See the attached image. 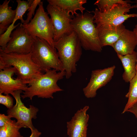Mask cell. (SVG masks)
I'll return each mask as SVG.
<instances>
[{
    "mask_svg": "<svg viewBox=\"0 0 137 137\" xmlns=\"http://www.w3.org/2000/svg\"><path fill=\"white\" fill-rule=\"evenodd\" d=\"M11 38L4 49L0 50L8 53H15L27 54L32 50L35 38L32 36L21 24L12 32Z\"/></svg>",
    "mask_w": 137,
    "mask_h": 137,
    "instance_id": "cell-10",
    "label": "cell"
},
{
    "mask_svg": "<svg viewBox=\"0 0 137 137\" xmlns=\"http://www.w3.org/2000/svg\"><path fill=\"white\" fill-rule=\"evenodd\" d=\"M126 112H129L133 114L137 119V102L128 110Z\"/></svg>",
    "mask_w": 137,
    "mask_h": 137,
    "instance_id": "cell-26",
    "label": "cell"
},
{
    "mask_svg": "<svg viewBox=\"0 0 137 137\" xmlns=\"http://www.w3.org/2000/svg\"><path fill=\"white\" fill-rule=\"evenodd\" d=\"M136 1V4L133 5L132 6V8H137V0Z\"/></svg>",
    "mask_w": 137,
    "mask_h": 137,
    "instance_id": "cell-29",
    "label": "cell"
},
{
    "mask_svg": "<svg viewBox=\"0 0 137 137\" xmlns=\"http://www.w3.org/2000/svg\"><path fill=\"white\" fill-rule=\"evenodd\" d=\"M115 68L114 65L103 69L92 71L89 81L83 89L85 96L88 98L95 97L97 90L105 85L111 79Z\"/></svg>",
    "mask_w": 137,
    "mask_h": 137,
    "instance_id": "cell-11",
    "label": "cell"
},
{
    "mask_svg": "<svg viewBox=\"0 0 137 137\" xmlns=\"http://www.w3.org/2000/svg\"><path fill=\"white\" fill-rule=\"evenodd\" d=\"M0 103L5 106L8 109L13 107V100L9 95H3L0 93Z\"/></svg>",
    "mask_w": 137,
    "mask_h": 137,
    "instance_id": "cell-24",
    "label": "cell"
},
{
    "mask_svg": "<svg viewBox=\"0 0 137 137\" xmlns=\"http://www.w3.org/2000/svg\"><path fill=\"white\" fill-rule=\"evenodd\" d=\"M49 3L56 5L68 14L71 13L73 16L77 14L76 11L79 10L83 13L85 8L83 5L87 2L86 0H48Z\"/></svg>",
    "mask_w": 137,
    "mask_h": 137,
    "instance_id": "cell-17",
    "label": "cell"
},
{
    "mask_svg": "<svg viewBox=\"0 0 137 137\" xmlns=\"http://www.w3.org/2000/svg\"><path fill=\"white\" fill-rule=\"evenodd\" d=\"M137 53V51L136 52ZM136 71L137 72V60L136 61Z\"/></svg>",
    "mask_w": 137,
    "mask_h": 137,
    "instance_id": "cell-30",
    "label": "cell"
},
{
    "mask_svg": "<svg viewBox=\"0 0 137 137\" xmlns=\"http://www.w3.org/2000/svg\"><path fill=\"white\" fill-rule=\"evenodd\" d=\"M117 56L121 61L124 69L123 79L126 82H129L136 73L137 53L134 51L131 54L124 56L117 54Z\"/></svg>",
    "mask_w": 137,
    "mask_h": 137,
    "instance_id": "cell-16",
    "label": "cell"
},
{
    "mask_svg": "<svg viewBox=\"0 0 137 137\" xmlns=\"http://www.w3.org/2000/svg\"><path fill=\"white\" fill-rule=\"evenodd\" d=\"M11 117L9 115L4 114H0V127L4 126L10 121Z\"/></svg>",
    "mask_w": 137,
    "mask_h": 137,
    "instance_id": "cell-25",
    "label": "cell"
},
{
    "mask_svg": "<svg viewBox=\"0 0 137 137\" xmlns=\"http://www.w3.org/2000/svg\"><path fill=\"white\" fill-rule=\"evenodd\" d=\"M21 25L25 28L34 37L43 39L52 47L54 46V30L52 21L45 11L43 2L39 5L33 18L28 23Z\"/></svg>",
    "mask_w": 137,
    "mask_h": 137,
    "instance_id": "cell-6",
    "label": "cell"
},
{
    "mask_svg": "<svg viewBox=\"0 0 137 137\" xmlns=\"http://www.w3.org/2000/svg\"><path fill=\"white\" fill-rule=\"evenodd\" d=\"M31 132V134L29 137H39L41 134V133L36 128Z\"/></svg>",
    "mask_w": 137,
    "mask_h": 137,
    "instance_id": "cell-27",
    "label": "cell"
},
{
    "mask_svg": "<svg viewBox=\"0 0 137 137\" xmlns=\"http://www.w3.org/2000/svg\"><path fill=\"white\" fill-rule=\"evenodd\" d=\"M133 31L136 37L137 42V24L135 25V27L133 29ZM136 49L137 51V45L136 46Z\"/></svg>",
    "mask_w": 137,
    "mask_h": 137,
    "instance_id": "cell-28",
    "label": "cell"
},
{
    "mask_svg": "<svg viewBox=\"0 0 137 137\" xmlns=\"http://www.w3.org/2000/svg\"><path fill=\"white\" fill-rule=\"evenodd\" d=\"M97 28L99 38L102 47L107 46H112L126 29L123 24L118 26H105Z\"/></svg>",
    "mask_w": 137,
    "mask_h": 137,
    "instance_id": "cell-15",
    "label": "cell"
},
{
    "mask_svg": "<svg viewBox=\"0 0 137 137\" xmlns=\"http://www.w3.org/2000/svg\"><path fill=\"white\" fill-rule=\"evenodd\" d=\"M41 1V0H33L28 9V12L27 14L26 19L25 20L24 23H28L32 19L33 15L34 14L35 10L38 5H39Z\"/></svg>",
    "mask_w": 137,
    "mask_h": 137,
    "instance_id": "cell-23",
    "label": "cell"
},
{
    "mask_svg": "<svg viewBox=\"0 0 137 137\" xmlns=\"http://www.w3.org/2000/svg\"><path fill=\"white\" fill-rule=\"evenodd\" d=\"M54 69L48 70L31 80L26 90L21 95L23 99L28 97L32 100L35 96L39 98H53L54 93L62 91L57 82L65 76L64 71L58 72Z\"/></svg>",
    "mask_w": 137,
    "mask_h": 137,
    "instance_id": "cell-2",
    "label": "cell"
},
{
    "mask_svg": "<svg viewBox=\"0 0 137 137\" xmlns=\"http://www.w3.org/2000/svg\"><path fill=\"white\" fill-rule=\"evenodd\" d=\"M22 91L16 90L11 94L15 100L16 104L12 108L7 110V114L11 118H16L17 122L23 127L29 128L32 131L36 128L33 125L32 120L37 118L39 109L32 105H30L29 108L25 106L21 99V94Z\"/></svg>",
    "mask_w": 137,
    "mask_h": 137,
    "instance_id": "cell-8",
    "label": "cell"
},
{
    "mask_svg": "<svg viewBox=\"0 0 137 137\" xmlns=\"http://www.w3.org/2000/svg\"><path fill=\"white\" fill-rule=\"evenodd\" d=\"M16 70L11 66L0 70V93L11 94L15 91L21 90L25 91L28 86L21 80L12 77Z\"/></svg>",
    "mask_w": 137,
    "mask_h": 137,
    "instance_id": "cell-12",
    "label": "cell"
},
{
    "mask_svg": "<svg viewBox=\"0 0 137 137\" xmlns=\"http://www.w3.org/2000/svg\"><path fill=\"white\" fill-rule=\"evenodd\" d=\"M137 45L136 38L133 31L126 29L112 47L117 54L124 56L132 53Z\"/></svg>",
    "mask_w": 137,
    "mask_h": 137,
    "instance_id": "cell-14",
    "label": "cell"
},
{
    "mask_svg": "<svg viewBox=\"0 0 137 137\" xmlns=\"http://www.w3.org/2000/svg\"><path fill=\"white\" fill-rule=\"evenodd\" d=\"M132 8L130 3H126L119 5L104 12H100L97 8L89 11L94 13V23L97 28L105 26H118L129 18L137 17V13H127Z\"/></svg>",
    "mask_w": 137,
    "mask_h": 137,
    "instance_id": "cell-7",
    "label": "cell"
},
{
    "mask_svg": "<svg viewBox=\"0 0 137 137\" xmlns=\"http://www.w3.org/2000/svg\"><path fill=\"white\" fill-rule=\"evenodd\" d=\"M22 127L15 120H11L0 127V137H23L19 131Z\"/></svg>",
    "mask_w": 137,
    "mask_h": 137,
    "instance_id": "cell-20",
    "label": "cell"
},
{
    "mask_svg": "<svg viewBox=\"0 0 137 137\" xmlns=\"http://www.w3.org/2000/svg\"><path fill=\"white\" fill-rule=\"evenodd\" d=\"M59 58L65 72L66 79L70 78L77 71L76 63L82 54V46L75 32L66 35L54 42Z\"/></svg>",
    "mask_w": 137,
    "mask_h": 137,
    "instance_id": "cell-1",
    "label": "cell"
},
{
    "mask_svg": "<svg viewBox=\"0 0 137 137\" xmlns=\"http://www.w3.org/2000/svg\"><path fill=\"white\" fill-rule=\"evenodd\" d=\"M129 90L125 95L128 101L123 109L122 114L127 111L137 102V72L134 77L130 81Z\"/></svg>",
    "mask_w": 137,
    "mask_h": 137,
    "instance_id": "cell-19",
    "label": "cell"
},
{
    "mask_svg": "<svg viewBox=\"0 0 137 137\" xmlns=\"http://www.w3.org/2000/svg\"><path fill=\"white\" fill-rule=\"evenodd\" d=\"M17 6L16 10V14L12 23L10 25L11 27L14 26V24L17 20H20L21 23L23 24L25 22L23 16L27 10L30 7L27 1H25L18 0L16 1Z\"/></svg>",
    "mask_w": 137,
    "mask_h": 137,
    "instance_id": "cell-22",
    "label": "cell"
},
{
    "mask_svg": "<svg viewBox=\"0 0 137 137\" xmlns=\"http://www.w3.org/2000/svg\"><path fill=\"white\" fill-rule=\"evenodd\" d=\"M12 66L16 69V78L27 84L42 73L32 60L31 52L27 54L6 53L0 50V70Z\"/></svg>",
    "mask_w": 137,
    "mask_h": 137,
    "instance_id": "cell-4",
    "label": "cell"
},
{
    "mask_svg": "<svg viewBox=\"0 0 137 137\" xmlns=\"http://www.w3.org/2000/svg\"><path fill=\"white\" fill-rule=\"evenodd\" d=\"M73 16L71 25L79 39L82 48L86 50L101 52L102 47L99 41L93 15L88 11Z\"/></svg>",
    "mask_w": 137,
    "mask_h": 137,
    "instance_id": "cell-3",
    "label": "cell"
},
{
    "mask_svg": "<svg viewBox=\"0 0 137 137\" xmlns=\"http://www.w3.org/2000/svg\"><path fill=\"white\" fill-rule=\"evenodd\" d=\"M46 8L53 23L54 42L59 40L63 36L73 31L71 25L73 16L59 7L49 3Z\"/></svg>",
    "mask_w": 137,
    "mask_h": 137,
    "instance_id": "cell-9",
    "label": "cell"
},
{
    "mask_svg": "<svg viewBox=\"0 0 137 137\" xmlns=\"http://www.w3.org/2000/svg\"><path fill=\"white\" fill-rule=\"evenodd\" d=\"M88 106L78 110L70 121L67 122V134L69 137H85L87 131L89 115L87 113Z\"/></svg>",
    "mask_w": 137,
    "mask_h": 137,
    "instance_id": "cell-13",
    "label": "cell"
},
{
    "mask_svg": "<svg viewBox=\"0 0 137 137\" xmlns=\"http://www.w3.org/2000/svg\"><path fill=\"white\" fill-rule=\"evenodd\" d=\"M10 0H5L0 5V35L3 34L12 23L16 10L9 5Z\"/></svg>",
    "mask_w": 137,
    "mask_h": 137,
    "instance_id": "cell-18",
    "label": "cell"
},
{
    "mask_svg": "<svg viewBox=\"0 0 137 137\" xmlns=\"http://www.w3.org/2000/svg\"><path fill=\"white\" fill-rule=\"evenodd\" d=\"M85 137H87V136H85Z\"/></svg>",
    "mask_w": 137,
    "mask_h": 137,
    "instance_id": "cell-31",
    "label": "cell"
},
{
    "mask_svg": "<svg viewBox=\"0 0 137 137\" xmlns=\"http://www.w3.org/2000/svg\"><path fill=\"white\" fill-rule=\"evenodd\" d=\"M31 53L32 60L42 72L51 68L57 71H64L56 49L45 40L36 37Z\"/></svg>",
    "mask_w": 137,
    "mask_h": 137,
    "instance_id": "cell-5",
    "label": "cell"
},
{
    "mask_svg": "<svg viewBox=\"0 0 137 137\" xmlns=\"http://www.w3.org/2000/svg\"><path fill=\"white\" fill-rule=\"evenodd\" d=\"M130 1L122 0H97L94 3L100 12H106L121 4L132 3Z\"/></svg>",
    "mask_w": 137,
    "mask_h": 137,
    "instance_id": "cell-21",
    "label": "cell"
}]
</instances>
